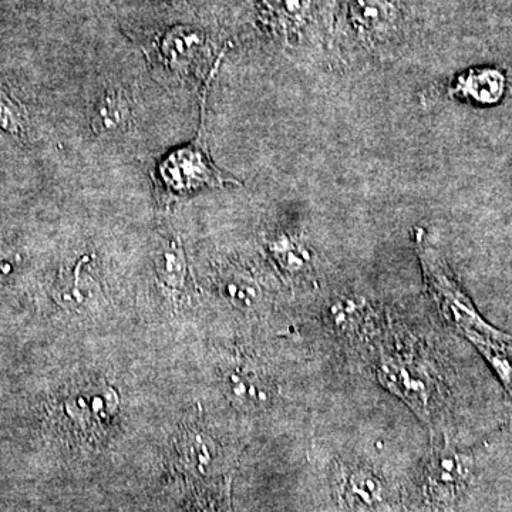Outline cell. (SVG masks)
Here are the masks:
<instances>
[{
	"label": "cell",
	"instance_id": "8fae6325",
	"mask_svg": "<svg viewBox=\"0 0 512 512\" xmlns=\"http://www.w3.org/2000/svg\"><path fill=\"white\" fill-rule=\"evenodd\" d=\"M276 258L281 261L282 266L288 271H298L305 265L306 256L299 245L292 244L288 239L275 245Z\"/></svg>",
	"mask_w": 512,
	"mask_h": 512
},
{
	"label": "cell",
	"instance_id": "ba28073f",
	"mask_svg": "<svg viewBox=\"0 0 512 512\" xmlns=\"http://www.w3.org/2000/svg\"><path fill=\"white\" fill-rule=\"evenodd\" d=\"M350 16L367 30L386 29L394 19V8L387 0H352Z\"/></svg>",
	"mask_w": 512,
	"mask_h": 512
},
{
	"label": "cell",
	"instance_id": "5b68a950",
	"mask_svg": "<svg viewBox=\"0 0 512 512\" xmlns=\"http://www.w3.org/2000/svg\"><path fill=\"white\" fill-rule=\"evenodd\" d=\"M507 89V79L501 70L494 67L467 70L451 87L457 99L470 100L478 106H494L500 103Z\"/></svg>",
	"mask_w": 512,
	"mask_h": 512
},
{
	"label": "cell",
	"instance_id": "52a82bcc",
	"mask_svg": "<svg viewBox=\"0 0 512 512\" xmlns=\"http://www.w3.org/2000/svg\"><path fill=\"white\" fill-rule=\"evenodd\" d=\"M128 114L127 100L119 93H107L97 104L93 128L100 134L114 133L127 123Z\"/></svg>",
	"mask_w": 512,
	"mask_h": 512
},
{
	"label": "cell",
	"instance_id": "30bf717a",
	"mask_svg": "<svg viewBox=\"0 0 512 512\" xmlns=\"http://www.w3.org/2000/svg\"><path fill=\"white\" fill-rule=\"evenodd\" d=\"M264 2L276 15L291 20L302 19L311 6V0H264Z\"/></svg>",
	"mask_w": 512,
	"mask_h": 512
},
{
	"label": "cell",
	"instance_id": "7a4b0ae2",
	"mask_svg": "<svg viewBox=\"0 0 512 512\" xmlns=\"http://www.w3.org/2000/svg\"><path fill=\"white\" fill-rule=\"evenodd\" d=\"M161 173L168 187L174 191L188 192L202 185H222L235 183V180L224 177L208 163L207 158L198 151L181 150L161 165Z\"/></svg>",
	"mask_w": 512,
	"mask_h": 512
},
{
	"label": "cell",
	"instance_id": "4fadbf2b",
	"mask_svg": "<svg viewBox=\"0 0 512 512\" xmlns=\"http://www.w3.org/2000/svg\"><path fill=\"white\" fill-rule=\"evenodd\" d=\"M171 59L174 62H185V60L191 59L192 53H194V35H184L183 37H174L171 40Z\"/></svg>",
	"mask_w": 512,
	"mask_h": 512
},
{
	"label": "cell",
	"instance_id": "7c38bea8",
	"mask_svg": "<svg viewBox=\"0 0 512 512\" xmlns=\"http://www.w3.org/2000/svg\"><path fill=\"white\" fill-rule=\"evenodd\" d=\"M22 114L19 107L0 90V127L10 133H19Z\"/></svg>",
	"mask_w": 512,
	"mask_h": 512
},
{
	"label": "cell",
	"instance_id": "9a60e30c",
	"mask_svg": "<svg viewBox=\"0 0 512 512\" xmlns=\"http://www.w3.org/2000/svg\"><path fill=\"white\" fill-rule=\"evenodd\" d=\"M15 2H16V0H0V6H9Z\"/></svg>",
	"mask_w": 512,
	"mask_h": 512
},
{
	"label": "cell",
	"instance_id": "5bb4252c",
	"mask_svg": "<svg viewBox=\"0 0 512 512\" xmlns=\"http://www.w3.org/2000/svg\"><path fill=\"white\" fill-rule=\"evenodd\" d=\"M10 266L6 264H0V278L9 274Z\"/></svg>",
	"mask_w": 512,
	"mask_h": 512
},
{
	"label": "cell",
	"instance_id": "9c48e42d",
	"mask_svg": "<svg viewBox=\"0 0 512 512\" xmlns=\"http://www.w3.org/2000/svg\"><path fill=\"white\" fill-rule=\"evenodd\" d=\"M157 271L160 278L168 285L183 284L185 276V261L183 251L171 242L158 254Z\"/></svg>",
	"mask_w": 512,
	"mask_h": 512
},
{
	"label": "cell",
	"instance_id": "3957f363",
	"mask_svg": "<svg viewBox=\"0 0 512 512\" xmlns=\"http://www.w3.org/2000/svg\"><path fill=\"white\" fill-rule=\"evenodd\" d=\"M339 491L343 504L352 512H376L389 498V491L382 477L362 466L343 468Z\"/></svg>",
	"mask_w": 512,
	"mask_h": 512
},
{
	"label": "cell",
	"instance_id": "8992f818",
	"mask_svg": "<svg viewBox=\"0 0 512 512\" xmlns=\"http://www.w3.org/2000/svg\"><path fill=\"white\" fill-rule=\"evenodd\" d=\"M117 407V397L110 389L90 387L87 392H80L66 402L67 416L83 426H97L113 417Z\"/></svg>",
	"mask_w": 512,
	"mask_h": 512
},
{
	"label": "cell",
	"instance_id": "6da1fadb",
	"mask_svg": "<svg viewBox=\"0 0 512 512\" xmlns=\"http://www.w3.org/2000/svg\"><path fill=\"white\" fill-rule=\"evenodd\" d=\"M471 474L473 458L450 447L436 450L424 470V497L434 507H454L467 490Z\"/></svg>",
	"mask_w": 512,
	"mask_h": 512
},
{
	"label": "cell",
	"instance_id": "277c9868",
	"mask_svg": "<svg viewBox=\"0 0 512 512\" xmlns=\"http://www.w3.org/2000/svg\"><path fill=\"white\" fill-rule=\"evenodd\" d=\"M224 387L228 399L239 409H261L271 400L268 380L251 363L241 360L225 369Z\"/></svg>",
	"mask_w": 512,
	"mask_h": 512
}]
</instances>
